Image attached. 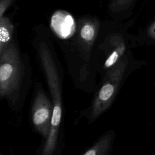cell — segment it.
<instances>
[{"label": "cell", "mask_w": 155, "mask_h": 155, "mask_svg": "<svg viewBox=\"0 0 155 155\" xmlns=\"http://www.w3.org/2000/svg\"><path fill=\"white\" fill-rule=\"evenodd\" d=\"M127 62V58L124 56L107 71L90 105L81 111L74 124H78L82 119L85 120L89 124H93L109 110L116 97Z\"/></svg>", "instance_id": "1"}, {"label": "cell", "mask_w": 155, "mask_h": 155, "mask_svg": "<svg viewBox=\"0 0 155 155\" xmlns=\"http://www.w3.org/2000/svg\"><path fill=\"white\" fill-rule=\"evenodd\" d=\"M21 64L18 50L10 43L0 54V97L10 108L19 111L21 107Z\"/></svg>", "instance_id": "2"}, {"label": "cell", "mask_w": 155, "mask_h": 155, "mask_svg": "<svg viewBox=\"0 0 155 155\" xmlns=\"http://www.w3.org/2000/svg\"><path fill=\"white\" fill-rule=\"evenodd\" d=\"M13 0H1L0 1V18L4 16L7 9L11 5Z\"/></svg>", "instance_id": "8"}, {"label": "cell", "mask_w": 155, "mask_h": 155, "mask_svg": "<svg viewBox=\"0 0 155 155\" xmlns=\"http://www.w3.org/2000/svg\"><path fill=\"white\" fill-rule=\"evenodd\" d=\"M14 27L6 16L0 18V54L10 44Z\"/></svg>", "instance_id": "7"}, {"label": "cell", "mask_w": 155, "mask_h": 155, "mask_svg": "<svg viewBox=\"0 0 155 155\" xmlns=\"http://www.w3.org/2000/svg\"><path fill=\"white\" fill-rule=\"evenodd\" d=\"M109 52L105 61L104 67L105 68H111L122 58L126 47L122 37L118 35H113L108 39Z\"/></svg>", "instance_id": "6"}, {"label": "cell", "mask_w": 155, "mask_h": 155, "mask_svg": "<svg viewBox=\"0 0 155 155\" xmlns=\"http://www.w3.org/2000/svg\"><path fill=\"white\" fill-rule=\"evenodd\" d=\"M1 155H6V154H1ZM8 155H16V154H13V153H10V154H8Z\"/></svg>", "instance_id": "11"}, {"label": "cell", "mask_w": 155, "mask_h": 155, "mask_svg": "<svg viewBox=\"0 0 155 155\" xmlns=\"http://www.w3.org/2000/svg\"><path fill=\"white\" fill-rule=\"evenodd\" d=\"M131 0H114V4L116 6L122 7L128 2H130Z\"/></svg>", "instance_id": "10"}, {"label": "cell", "mask_w": 155, "mask_h": 155, "mask_svg": "<svg viewBox=\"0 0 155 155\" xmlns=\"http://www.w3.org/2000/svg\"><path fill=\"white\" fill-rule=\"evenodd\" d=\"M99 22L94 18H85L79 22V39L81 45L87 50L93 46L98 33Z\"/></svg>", "instance_id": "5"}, {"label": "cell", "mask_w": 155, "mask_h": 155, "mask_svg": "<svg viewBox=\"0 0 155 155\" xmlns=\"http://www.w3.org/2000/svg\"><path fill=\"white\" fill-rule=\"evenodd\" d=\"M148 35L155 40V21L150 25L148 30Z\"/></svg>", "instance_id": "9"}, {"label": "cell", "mask_w": 155, "mask_h": 155, "mask_svg": "<svg viewBox=\"0 0 155 155\" xmlns=\"http://www.w3.org/2000/svg\"><path fill=\"white\" fill-rule=\"evenodd\" d=\"M116 133L113 130L105 131L82 155H112Z\"/></svg>", "instance_id": "4"}, {"label": "cell", "mask_w": 155, "mask_h": 155, "mask_svg": "<svg viewBox=\"0 0 155 155\" xmlns=\"http://www.w3.org/2000/svg\"><path fill=\"white\" fill-rule=\"evenodd\" d=\"M53 112L52 100L43 90L38 88L32 102L30 117L35 131L41 136L43 140L47 138L49 134Z\"/></svg>", "instance_id": "3"}]
</instances>
